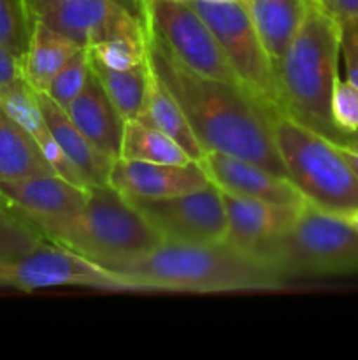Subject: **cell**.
Masks as SVG:
<instances>
[{"instance_id":"obj_13","label":"cell","mask_w":358,"mask_h":360,"mask_svg":"<svg viewBox=\"0 0 358 360\" xmlns=\"http://www.w3.org/2000/svg\"><path fill=\"white\" fill-rule=\"evenodd\" d=\"M220 193L228 221L225 243L246 253H251L256 259L269 243L276 241L284 232L290 231L305 204L290 206V204L248 199L227 192Z\"/></svg>"},{"instance_id":"obj_9","label":"cell","mask_w":358,"mask_h":360,"mask_svg":"<svg viewBox=\"0 0 358 360\" xmlns=\"http://www.w3.org/2000/svg\"><path fill=\"white\" fill-rule=\"evenodd\" d=\"M58 287H83L105 292H139L128 278L79 253L44 241L32 252L13 260L0 262V288L32 292Z\"/></svg>"},{"instance_id":"obj_28","label":"cell","mask_w":358,"mask_h":360,"mask_svg":"<svg viewBox=\"0 0 358 360\" xmlns=\"http://www.w3.org/2000/svg\"><path fill=\"white\" fill-rule=\"evenodd\" d=\"M34 20L25 0H0V42L21 60L30 41Z\"/></svg>"},{"instance_id":"obj_23","label":"cell","mask_w":358,"mask_h":360,"mask_svg":"<svg viewBox=\"0 0 358 360\" xmlns=\"http://www.w3.org/2000/svg\"><path fill=\"white\" fill-rule=\"evenodd\" d=\"M90 65L123 120L139 118L146 108L151 77H153L150 58L142 65L126 70L107 69V67L95 65L91 62Z\"/></svg>"},{"instance_id":"obj_3","label":"cell","mask_w":358,"mask_h":360,"mask_svg":"<svg viewBox=\"0 0 358 360\" xmlns=\"http://www.w3.org/2000/svg\"><path fill=\"white\" fill-rule=\"evenodd\" d=\"M340 35V21L319 4L311 6L286 53L276 63L284 115L333 144H343L353 136L340 130L332 118V95L339 81Z\"/></svg>"},{"instance_id":"obj_15","label":"cell","mask_w":358,"mask_h":360,"mask_svg":"<svg viewBox=\"0 0 358 360\" xmlns=\"http://www.w3.org/2000/svg\"><path fill=\"white\" fill-rule=\"evenodd\" d=\"M109 185L125 195L167 197L206 188L211 183L199 162L158 164L116 158L109 174Z\"/></svg>"},{"instance_id":"obj_38","label":"cell","mask_w":358,"mask_h":360,"mask_svg":"<svg viewBox=\"0 0 358 360\" xmlns=\"http://www.w3.org/2000/svg\"><path fill=\"white\" fill-rule=\"evenodd\" d=\"M28 2H30V0H25V6H27V11H28ZM28 14H30V13H28ZM32 18V16H30Z\"/></svg>"},{"instance_id":"obj_31","label":"cell","mask_w":358,"mask_h":360,"mask_svg":"<svg viewBox=\"0 0 358 360\" xmlns=\"http://www.w3.org/2000/svg\"><path fill=\"white\" fill-rule=\"evenodd\" d=\"M21 79L20 60L0 42V88Z\"/></svg>"},{"instance_id":"obj_18","label":"cell","mask_w":358,"mask_h":360,"mask_svg":"<svg viewBox=\"0 0 358 360\" xmlns=\"http://www.w3.org/2000/svg\"><path fill=\"white\" fill-rule=\"evenodd\" d=\"M37 94V102L44 115L48 127L51 129L56 143L62 148L74 167L79 171L88 186L109 185V174H111L112 158L98 151L79 129L69 118L65 109L60 108L49 95Z\"/></svg>"},{"instance_id":"obj_12","label":"cell","mask_w":358,"mask_h":360,"mask_svg":"<svg viewBox=\"0 0 358 360\" xmlns=\"http://www.w3.org/2000/svg\"><path fill=\"white\" fill-rule=\"evenodd\" d=\"M199 164L211 185L216 186L220 192L290 206H300L305 202L290 179L281 178L244 158L232 157L221 151H206Z\"/></svg>"},{"instance_id":"obj_21","label":"cell","mask_w":358,"mask_h":360,"mask_svg":"<svg viewBox=\"0 0 358 360\" xmlns=\"http://www.w3.org/2000/svg\"><path fill=\"white\" fill-rule=\"evenodd\" d=\"M56 174L34 137L0 104V183Z\"/></svg>"},{"instance_id":"obj_37","label":"cell","mask_w":358,"mask_h":360,"mask_svg":"<svg viewBox=\"0 0 358 360\" xmlns=\"http://www.w3.org/2000/svg\"><path fill=\"white\" fill-rule=\"evenodd\" d=\"M305 2H307L309 6H316V4H318V0H305Z\"/></svg>"},{"instance_id":"obj_19","label":"cell","mask_w":358,"mask_h":360,"mask_svg":"<svg viewBox=\"0 0 358 360\" xmlns=\"http://www.w3.org/2000/svg\"><path fill=\"white\" fill-rule=\"evenodd\" d=\"M81 48L83 46L62 32L55 30L44 21L35 20L32 25L28 48L20 60L21 77L32 90L46 94L56 72Z\"/></svg>"},{"instance_id":"obj_8","label":"cell","mask_w":358,"mask_h":360,"mask_svg":"<svg viewBox=\"0 0 358 360\" xmlns=\"http://www.w3.org/2000/svg\"><path fill=\"white\" fill-rule=\"evenodd\" d=\"M144 23L147 37L179 65L200 76L239 83L213 30L186 0H146Z\"/></svg>"},{"instance_id":"obj_30","label":"cell","mask_w":358,"mask_h":360,"mask_svg":"<svg viewBox=\"0 0 358 360\" xmlns=\"http://www.w3.org/2000/svg\"><path fill=\"white\" fill-rule=\"evenodd\" d=\"M343 35H340V55L346 65L347 81L358 88V23L354 21H344Z\"/></svg>"},{"instance_id":"obj_34","label":"cell","mask_w":358,"mask_h":360,"mask_svg":"<svg viewBox=\"0 0 358 360\" xmlns=\"http://www.w3.org/2000/svg\"><path fill=\"white\" fill-rule=\"evenodd\" d=\"M336 146L337 150L344 155V158H346L347 164L351 165L354 174L358 176V132L347 137L343 144H336Z\"/></svg>"},{"instance_id":"obj_35","label":"cell","mask_w":358,"mask_h":360,"mask_svg":"<svg viewBox=\"0 0 358 360\" xmlns=\"http://www.w3.org/2000/svg\"><path fill=\"white\" fill-rule=\"evenodd\" d=\"M340 217H343L344 220H346L347 224H350L351 227L358 232V210L350 211V213H344V214H340Z\"/></svg>"},{"instance_id":"obj_25","label":"cell","mask_w":358,"mask_h":360,"mask_svg":"<svg viewBox=\"0 0 358 360\" xmlns=\"http://www.w3.org/2000/svg\"><path fill=\"white\" fill-rule=\"evenodd\" d=\"M86 49L91 63L114 70H126L142 65L150 58L147 32L146 34L116 35Z\"/></svg>"},{"instance_id":"obj_6","label":"cell","mask_w":358,"mask_h":360,"mask_svg":"<svg viewBox=\"0 0 358 360\" xmlns=\"http://www.w3.org/2000/svg\"><path fill=\"white\" fill-rule=\"evenodd\" d=\"M270 127L286 176L305 202L344 214L358 210V176L333 143L284 112Z\"/></svg>"},{"instance_id":"obj_24","label":"cell","mask_w":358,"mask_h":360,"mask_svg":"<svg viewBox=\"0 0 358 360\" xmlns=\"http://www.w3.org/2000/svg\"><path fill=\"white\" fill-rule=\"evenodd\" d=\"M119 158L158 162V164L195 162L172 137L140 118L125 120Z\"/></svg>"},{"instance_id":"obj_33","label":"cell","mask_w":358,"mask_h":360,"mask_svg":"<svg viewBox=\"0 0 358 360\" xmlns=\"http://www.w3.org/2000/svg\"><path fill=\"white\" fill-rule=\"evenodd\" d=\"M62 2H65V0H30V2H28V13H30L32 20L35 21L39 16H42V14L49 13V11L55 9V7L60 6V4H62ZM123 2H125L126 6L132 7V9L135 11V13H139V9H137L135 4H133L132 0H123ZM140 16H142V14H140Z\"/></svg>"},{"instance_id":"obj_14","label":"cell","mask_w":358,"mask_h":360,"mask_svg":"<svg viewBox=\"0 0 358 360\" xmlns=\"http://www.w3.org/2000/svg\"><path fill=\"white\" fill-rule=\"evenodd\" d=\"M88 188L58 174L0 183V199L35 229L74 213L86 202Z\"/></svg>"},{"instance_id":"obj_11","label":"cell","mask_w":358,"mask_h":360,"mask_svg":"<svg viewBox=\"0 0 358 360\" xmlns=\"http://www.w3.org/2000/svg\"><path fill=\"white\" fill-rule=\"evenodd\" d=\"M37 20L62 32L83 48L116 35L147 32L144 18L123 0H65Z\"/></svg>"},{"instance_id":"obj_16","label":"cell","mask_w":358,"mask_h":360,"mask_svg":"<svg viewBox=\"0 0 358 360\" xmlns=\"http://www.w3.org/2000/svg\"><path fill=\"white\" fill-rule=\"evenodd\" d=\"M0 104L4 105L7 112L34 137V141L37 143V146L41 148L42 155L46 157V160L49 162V165L53 167V171L60 176V178L67 179V181L74 183V185L84 186V188H90L84 181L83 176L79 174L76 167L72 165V162L67 158V155L63 153L62 148L56 143L55 136H53L51 129L48 127L44 115L41 111V105L37 102V94L35 90H32L27 84V81L21 77V79L14 81V83L7 84V86L0 88Z\"/></svg>"},{"instance_id":"obj_20","label":"cell","mask_w":358,"mask_h":360,"mask_svg":"<svg viewBox=\"0 0 358 360\" xmlns=\"http://www.w3.org/2000/svg\"><path fill=\"white\" fill-rule=\"evenodd\" d=\"M244 4L253 27L276 67L311 6L305 0H244Z\"/></svg>"},{"instance_id":"obj_22","label":"cell","mask_w":358,"mask_h":360,"mask_svg":"<svg viewBox=\"0 0 358 360\" xmlns=\"http://www.w3.org/2000/svg\"><path fill=\"white\" fill-rule=\"evenodd\" d=\"M139 118L157 127L158 130L167 134L168 137H172L195 162H199L206 155V150L202 148L200 141L197 139L185 111L179 108L175 98L172 97L171 91L164 86V83L158 79L154 72L153 77H151L146 108H144L142 115Z\"/></svg>"},{"instance_id":"obj_26","label":"cell","mask_w":358,"mask_h":360,"mask_svg":"<svg viewBox=\"0 0 358 360\" xmlns=\"http://www.w3.org/2000/svg\"><path fill=\"white\" fill-rule=\"evenodd\" d=\"M44 241L46 239L34 225L28 224L0 199V262L18 259Z\"/></svg>"},{"instance_id":"obj_39","label":"cell","mask_w":358,"mask_h":360,"mask_svg":"<svg viewBox=\"0 0 358 360\" xmlns=\"http://www.w3.org/2000/svg\"><path fill=\"white\" fill-rule=\"evenodd\" d=\"M323 2V0H318V4H321Z\"/></svg>"},{"instance_id":"obj_5","label":"cell","mask_w":358,"mask_h":360,"mask_svg":"<svg viewBox=\"0 0 358 360\" xmlns=\"http://www.w3.org/2000/svg\"><path fill=\"white\" fill-rule=\"evenodd\" d=\"M258 259L284 285L358 274V232L340 214L305 202L290 231L269 243Z\"/></svg>"},{"instance_id":"obj_7","label":"cell","mask_w":358,"mask_h":360,"mask_svg":"<svg viewBox=\"0 0 358 360\" xmlns=\"http://www.w3.org/2000/svg\"><path fill=\"white\" fill-rule=\"evenodd\" d=\"M213 30L239 83L269 111L283 112L276 67L251 23L244 0H186Z\"/></svg>"},{"instance_id":"obj_2","label":"cell","mask_w":358,"mask_h":360,"mask_svg":"<svg viewBox=\"0 0 358 360\" xmlns=\"http://www.w3.org/2000/svg\"><path fill=\"white\" fill-rule=\"evenodd\" d=\"M139 292H269L284 287L269 266L228 243L160 245L112 269Z\"/></svg>"},{"instance_id":"obj_10","label":"cell","mask_w":358,"mask_h":360,"mask_svg":"<svg viewBox=\"0 0 358 360\" xmlns=\"http://www.w3.org/2000/svg\"><path fill=\"white\" fill-rule=\"evenodd\" d=\"M125 197L167 245H211L227 238V211L216 186L167 197Z\"/></svg>"},{"instance_id":"obj_32","label":"cell","mask_w":358,"mask_h":360,"mask_svg":"<svg viewBox=\"0 0 358 360\" xmlns=\"http://www.w3.org/2000/svg\"><path fill=\"white\" fill-rule=\"evenodd\" d=\"M319 6L329 11L340 23L344 21L358 23V0H323Z\"/></svg>"},{"instance_id":"obj_1","label":"cell","mask_w":358,"mask_h":360,"mask_svg":"<svg viewBox=\"0 0 358 360\" xmlns=\"http://www.w3.org/2000/svg\"><path fill=\"white\" fill-rule=\"evenodd\" d=\"M153 72L185 111L206 151H221L288 178L270 127V112L242 84L200 76L179 65L147 37Z\"/></svg>"},{"instance_id":"obj_17","label":"cell","mask_w":358,"mask_h":360,"mask_svg":"<svg viewBox=\"0 0 358 360\" xmlns=\"http://www.w3.org/2000/svg\"><path fill=\"white\" fill-rule=\"evenodd\" d=\"M65 111L74 125L98 151L111 157L112 160L119 158L125 120L107 97L93 70L83 91Z\"/></svg>"},{"instance_id":"obj_27","label":"cell","mask_w":358,"mask_h":360,"mask_svg":"<svg viewBox=\"0 0 358 360\" xmlns=\"http://www.w3.org/2000/svg\"><path fill=\"white\" fill-rule=\"evenodd\" d=\"M90 74L91 67L88 49L81 48L79 51H77L76 55L70 56V58L67 60L65 65L56 72V76L53 77L46 95H49L60 108L67 109L74 101H76L77 95L83 91Z\"/></svg>"},{"instance_id":"obj_36","label":"cell","mask_w":358,"mask_h":360,"mask_svg":"<svg viewBox=\"0 0 358 360\" xmlns=\"http://www.w3.org/2000/svg\"><path fill=\"white\" fill-rule=\"evenodd\" d=\"M132 2L135 4V7L139 9V13L142 14V18H144V6H146V0H132Z\"/></svg>"},{"instance_id":"obj_4","label":"cell","mask_w":358,"mask_h":360,"mask_svg":"<svg viewBox=\"0 0 358 360\" xmlns=\"http://www.w3.org/2000/svg\"><path fill=\"white\" fill-rule=\"evenodd\" d=\"M37 231L46 241L111 271L164 245L139 210L111 185L90 186L79 210Z\"/></svg>"},{"instance_id":"obj_29","label":"cell","mask_w":358,"mask_h":360,"mask_svg":"<svg viewBox=\"0 0 358 360\" xmlns=\"http://www.w3.org/2000/svg\"><path fill=\"white\" fill-rule=\"evenodd\" d=\"M332 118L344 132H358V88L351 81H337L332 95Z\"/></svg>"}]
</instances>
